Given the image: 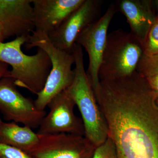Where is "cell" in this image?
Wrapping results in <instances>:
<instances>
[{"label":"cell","mask_w":158,"mask_h":158,"mask_svg":"<svg viewBox=\"0 0 158 158\" xmlns=\"http://www.w3.org/2000/svg\"><path fill=\"white\" fill-rule=\"evenodd\" d=\"M39 136L27 127L11 122H3L0 126V143L22 150L29 153L37 145Z\"/></svg>","instance_id":"4fadbf2b"},{"label":"cell","mask_w":158,"mask_h":158,"mask_svg":"<svg viewBox=\"0 0 158 158\" xmlns=\"http://www.w3.org/2000/svg\"><path fill=\"white\" fill-rule=\"evenodd\" d=\"M73 54L75 59L74 77L67 90L81 115L85 138L96 148L108 138L107 124L85 71L82 47L76 43Z\"/></svg>","instance_id":"7a4b0ae2"},{"label":"cell","mask_w":158,"mask_h":158,"mask_svg":"<svg viewBox=\"0 0 158 158\" xmlns=\"http://www.w3.org/2000/svg\"><path fill=\"white\" fill-rule=\"evenodd\" d=\"M136 71L145 78L158 75V55H143L138 63Z\"/></svg>","instance_id":"5bb4252c"},{"label":"cell","mask_w":158,"mask_h":158,"mask_svg":"<svg viewBox=\"0 0 158 158\" xmlns=\"http://www.w3.org/2000/svg\"><path fill=\"white\" fill-rule=\"evenodd\" d=\"M75 106V102L67 89L57 94L48 105L49 112L43 119L37 134L45 135L65 133L85 136L83 121L74 113Z\"/></svg>","instance_id":"52a82bcc"},{"label":"cell","mask_w":158,"mask_h":158,"mask_svg":"<svg viewBox=\"0 0 158 158\" xmlns=\"http://www.w3.org/2000/svg\"><path fill=\"white\" fill-rule=\"evenodd\" d=\"M85 0H33L35 31L48 36Z\"/></svg>","instance_id":"8fae6325"},{"label":"cell","mask_w":158,"mask_h":158,"mask_svg":"<svg viewBox=\"0 0 158 158\" xmlns=\"http://www.w3.org/2000/svg\"><path fill=\"white\" fill-rule=\"evenodd\" d=\"M3 122V121H2V119H1V118H0V126H1V125L2 124V123Z\"/></svg>","instance_id":"7402d4cb"},{"label":"cell","mask_w":158,"mask_h":158,"mask_svg":"<svg viewBox=\"0 0 158 158\" xmlns=\"http://www.w3.org/2000/svg\"><path fill=\"white\" fill-rule=\"evenodd\" d=\"M33 0H0V27L4 39L29 38L35 31Z\"/></svg>","instance_id":"30bf717a"},{"label":"cell","mask_w":158,"mask_h":158,"mask_svg":"<svg viewBox=\"0 0 158 158\" xmlns=\"http://www.w3.org/2000/svg\"><path fill=\"white\" fill-rule=\"evenodd\" d=\"M151 88L155 93H158V75L146 78Z\"/></svg>","instance_id":"ac0fdd59"},{"label":"cell","mask_w":158,"mask_h":158,"mask_svg":"<svg viewBox=\"0 0 158 158\" xmlns=\"http://www.w3.org/2000/svg\"><path fill=\"white\" fill-rule=\"evenodd\" d=\"M0 158H34L22 150L0 143Z\"/></svg>","instance_id":"e0dca14e"},{"label":"cell","mask_w":158,"mask_h":158,"mask_svg":"<svg viewBox=\"0 0 158 158\" xmlns=\"http://www.w3.org/2000/svg\"><path fill=\"white\" fill-rule=\"evenodd\" d=\"M118 9L126 18L131 34L141 44L156 18L153 14L149 2L140 0H121Z\"/></svg>","instance_id":"7c38bea8"},{"label":"cell","mask_w":158,"mask_h":158,"mask_svg":"<svg viewBox=\"0 0 158 158\" xmlns=\"http://www.w3.org/2000/svg\"><path fill=\"white\" fill-rule=\"evenodd\" d=\"M27 50L40 48L48 54L52 67L44 88L37 94L34 101L37 109L44 110L49 103L57 94L66 90L72 84L74 77L73 65L75 59L73 54L57 48L53 45L48 36L41 31H34L25 44Z\"/></svg>","instance_id":"3957f363"},{"label":"cell","mask_w":158,"mask_h":158,"mask_svg":"<svg viewBox=\"0 0 158 158\" xmlns=\"http://www.w3.org/2000/svg\"><path fill=\"white\" fill-rule=\"evenodd\" d=\"M0 111L6 120L32 129L39 128L47 114L20 93L12 79L6 77L0 80Z\"/></svg>","instance_id":"8992f818"},{"label":"cell","mask_w":158,"mask_h":158,"mask_svg":"<svg viewBox=\"0 0 158 158\" xmlns=\"http://www.w3.org/2000/svg\"><path fill=\"white\" fill-rule=\"evenodd\" d=\"M143 55L141 43L130 32L119 29L108 34L99 69L100 81L131 75Z\"/></svg>","instance_id":"277c9868"},{"label":"cell","mask_w":158,"mask_h":158,"mask_svg":"<svg viewBox=\"0 0 158 158\" xmlns=\"http://www.w3.org/2000/svg\"><path fill=\"white\" fill-rule=\"evenodd\" d=\"M4 37H3L2 32V29L0 27V42H4Z\"/></svg>","instance_id":"ffe728a7"},{"label":"cell","mask_w":158,"mask_h":158,"mask_svg":"<svg viewBox=\"0 0 158 158\" xmlns=\"http://www.w3.org/2000/svg\"><path fill=\"white\" fill-rule=\"evenodd\" d=\"M29 153L34 158H92L95 148L85 136L73 134L39 135Z\"/></svg>","instance_id":"ba28073f"},{"label":"cell","mask_w":158,"mask_h":158,"mask_svg":"<svg viewBox=\"0 0 158 158\" xmlns=\"http://www.w3.org/2000/svg\"><path fill=\"white\" fill-rule=\"evenodd\" d=\"M92 158H117L116 146L110 137L95 148Z\"/></svg>","instance_id":"2e32d148"},{"label":"cell","mask_w":158,"mask_h":158,"mask_svg":"<svg viewBox=\"0 0 158 158\" xmlns=\"http://www.w3.org/2000/svg\"><path fill=\"white\" fill-rule=\"evenodd\" d=\"M29 38L16 37L7 42H0V61L11 67L6 76L13 80L16 87L25 88L37 94L42 91L50 73L51 59L43 50L37 48V53L26 55L22 46Z\"/></svg>","instance_id":"6da1fadb"},{"label":"cell","mask_w":158,"mask_h":158,"mask_svg":"<svg viewBox=\"0 0 158 158\" xmlns=\"http://www.w3.org/2000/svg\"><path fill=\"white\" fill-rule=\"evenodd\" d=\"M143 55H158V18L157 17L148 31L145 39L141 44Z\"/></svg>","instance_id":"9a60e30c"},{"label":"cell","mask_w":158,"mask_h":158,"mask_svg":"<svg viewBox=\"0 0 158 158\" xmlns=\"http://www.w3.org/2000/svg\"><path fill=\"white\" fill-rule=\"evenodd\" d=\"M155 3L156 4V6L157 9L158 13V0H157V1H155ZM157 17L158 18V16Z\"/></svg>","instance_id":"44dd1931"},{"label":"cell","mask_w":158,"mask_h":158,"mask_svg":"<svg viewBox=\"0 0 158 158\" xmlns=\"http://www.w3.org/2000/svg\"><path fill=\"white\" fill-rule=\"evenodd\" d=\"M117 9L115 5H110L104 14L82 31L76 41L88 54L89 65L87 73L94 94L100 87L99 69L106 43L108 29Z\"/></svg>","instance_id":"5b68a950"},{"label":"cell","mask_w":158,"mask_h":158,"mask_svg":"<svg viewBox=\"0 0 158 158\" xmlns=\"http://www.w3.org/2000/svg\"><path fill=\"white\" fill-rule=\"evenodd\" d=\"M9 71V65L0 61V80L6 77Z\"/></svg>","instance_id":"d6986e66"},{"label":"cell","mask_w":158,"mask_h":158,"mask_svg":"<svg viewBox=\"0 0 158 158\" xmlns=\"http://www.w3.org/2000/svg\"><path fill=\"white\" fill-rule=\"evenodd\" d=\"M99 0H85L54 32L48 35L54 46L72 53L79 35L97 19L102 4Z\"/></svg>","instance_id":"9c48e42d"},{"label":"cell","mask_w":158,"mask_h":158,"mask_svg":"<svg viewBox=\"0 0 158 158\" xmlns=\"http://www.w3.org/2000/svg\"><path fill=\"white\" fill-rule=\"evenodd\" d=\"M156 94L157 96V97H158V93H156Z\"/></svg>","instance_id":"603a6c76"}]
</instances>
